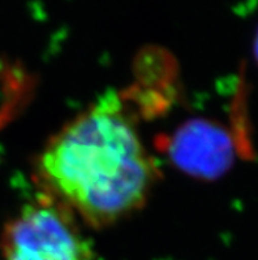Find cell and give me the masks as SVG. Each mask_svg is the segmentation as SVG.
Wrapping results in <instances>:
<instances>
[{"instance_id": "3957f363", "label": "cell", "mask_w": 258, "mask_h": 260, "mask_svg": "<svg viewBox=\"0 0 258 260\" xmlns=\"http://www.w3.org/2000/svg\"><path fill=\"white\" fill-rule=\"evenodd\" d=\"M257 58H258V41H257Z\"/></svg>"}, {"instance_id": "7a4b0ae2", "label": "cell", "mask_w": 258, "mask_h": 260, "mask_svg": "<svg viewBox=\"0 0 258 260\" xmlns=\"http://www.w3.org/2000/svg\"><path fill=\"white\" fill-rule=\"evenodd\" d=\"M4 260H95L94 246L78 217L58 198L40 194L6 226Z\"/></svg>"}, {"instance_id": "6da1fadb", "label": "cell", "mask_w": 258, "mask_h": 260, "mask_svg": "<svg viewBox=\"0 0 258 260\" xmlns=\"http://www.w3.org/2000/svg\"><path fill=\"white\" fill-rule=\"evenodd\" d=\"M40 172L48 193L94 228L141 208L157 178L153 157L112 92L52 139Z\"/></svg>"}]
</instances>
